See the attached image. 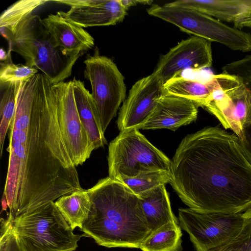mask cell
<instances>
[{"instance_id":"6da1fadb","label":"cell","mask_w":251,"mask_h":251,"mask_svg":"<svg viewBox=\"0 0 251 251\" xmlns=\"http://www.w3.org/2000/svg\"><path fill=\"white\" fill-rule=\"evenodd\" d=\"M9 141L3 197L9 218L83 189L62 137L53 85L42 73L21 82Z\"/></svg>"},{"instance_id":"7a4b0ae2","label":"cell","mask_w":251,"mask_h":251,"mask_svg":"<svg viewBox=\"0 0 251 251\" xmlns=\"http://www.w3.org/2000/svg\"><path fill=\"white\" fill-rule=\"evenodd\" d=\"M170 174V184L192 209L251 211V160L235 133L216 126L187 135L171 160Z\"/></svg>"},{"instance_id":"3957f363","label":"cell","mask_w":251,"mask_h":251,"mask_svg":"<svg viewBox=\"0 0 251 251\" xmlns=\"http://www.w3.org/2000/svg\"><path fill=\"white\" fill-rule=\"evenodd\" d=\"M87 190L92 205L83 235L107 248H140L151 233L140 198L109 176Z\"/></svg>"},{"instance_id":"277c9868","label":"cell","mask_w":251,"mask_h":251,"mask_svg":"<svg viewBox=\"0 0 251 251\" xmlns=\"http://www.w3.org/2000/svg\"><path fill=\"white\" fill-rule=\"evenodd\" d=\"M41 20L31 14L16 24L0 29L1 34L9 41L10 51L20 54L25 65L39 70L54 85L71 75L79 57L63 55Z\"/></svg>"},{"instance_id":"5b68a950","label":"cell","mask_w":251,"mask_h":251,"mask_svg":"<svg viewBox=\"0 0 251 251\" xmlns=\"http://www.w3.org/2000/svg\"><path fill=\"white\" fill-rule=\"evenodd\" d=\"M12 228L21 251H74L82 236L73 233L54 201L16 217Z\"/></svg>"},{"instance_id":"8992f818","label":"cell","mask_w":251,"mask_h":251,"mask_svg":"<svg viewBox=\"0 0 251 251\" xmlns=\"http://www.w3.org/2000/svg\"><path fill=\"white\" fill-rule=\"evenodd\" d=\"M107 159L109 177L117 180L145 172H170L171 160L137 129L120 131L109 144Z\"/></svg>"},{"instance_id":"52a82bcc","label":"cell","mask_w":251,"mask_h":251,"mask_svg":"<svg viewBox=\"0 0 251 251\" xmlns=\"http://www.w3.org/2000/svg\"><path fill=\"white\" fill-rule=\"evenodd\" d=\"M152 16L177 26L181 31L211 42H216L233 50H251V34L231 27L197 10L184 7L153 5L147 10Z\"/></svg>"},{"instance_id":"ba28073f","label":"cell","mask_w":251,"mask_h":251,"mask_svg":"<svg viewBox=\"0 0 251 251\" xmlns=\"http://www.w3.org/2000/svg\"><path fill=\"white\" fill-rule=\"evenodd\" d=\"M211 77L213 90L202 107L242 140L245 129L251 125V93L236 75L222 73Z\"/></svg>"},{"instance_id":"9c48e42d","label":"cell","mask_w":251,"mask_h":251,"mask_svg":"<svg viewBox=\"0 0 251 251\" xmlns=\"http://www.w3.org/2000/svg\"><path fill=\"white\" fill-rule=\"evenodd\" d=\"M181 228L186 231L196 251H216L234 241L246 222L244 213H207L179 208Z\"/></svg>"},{"instance_id":"30bf717a","label":"cell","mask_w":251,"mask_h":251,"mask_svg":"<svg viewBox=\"0 0 251 251\" xmlns=\"http://www.w3.org/2000/svg\"><path fill=\"white\" fill-rule=\"evenodd\" d=\"M95 51L84 61V76L90 82L91 94L104 133L124 101L126 87L124 77L114 62L101 55L97 47Z\"/></svg>"},{"instance_id":"8fae6325","label":"cell","mask_w":251,"mask_h":251,"mask_svg":"<svg viewBox=\"0 0 251 251\" xmlns=\"http://www.w3.org/2000/svg\"><path fill=\"white\" fill-rule=\"evenodd\" d=\"M64 142L76 167L88 159L95 150L80 121L74 94L72 80L53 85Z\"/></svg>"},{"instance_id":"7c38bea8","label":"cell","mask_w":251,"mask_h":251,"mask_svg":"<svg viewBox=\"0 0 251 251\" xmlns=\"http://www.w3.org/2000/svg\"><path fill=\"white\" fill-rule=\"evenodd\" d=\"M163 85L154 71L133 85L119 112L117 124L120 131L141 129L154 110L157 99L163 94Z\"/></svg>"},{"instance_id":"4fadbf2b","label":"cell","mask_w":251,"mask_h":251,"mask_svg":"<svg viewBox=\"0 0 251 251\" xmlns=\"http://www.w3.org/2000/svg\"><path fill=\"white\" fill-rule=\"evenodd\" d=\"M212 61L211 42L193 36L182 40L161 56L154 71L164 84L185 69L199 71L210 67Z\"/></svg>"},{"instance_id":"5bb4252c","label":"cell","mask_w":251,"mask_h":251,"mask_svg":"<svg viewBox=\"0 0 251 251\" xmlns=\"http://www.w3.org/2000/svg\"><path fill=\"white\" fill-rule=\"evenodd\" d=\"M68 5L64 15L83 27L115 25L122 22L127 10L120 0H63L54 1Z\"/></svg>"},{"instance_id":"9a60e30c","label":"cell","mask_w":251,"mask_h":251,"mask_svg":"<svg viewBox=\"0 0 251 251\" xmlns=\"http://www.w3.org/2000/svg\"><path fill=\"white\" fill-rule=\"evenodd\" d=\"M42 23L63 55L79 57L94 46V38L70 20L63 11L50 14Z\"/></svg>"},{"instance_id":"2e32d148","label":"cell","mask_w":251,"mask_h":251,"mask_svg":"<svg viewBox=\"0 0 251 251\" xmlns=\"http://www.w3.org/2000/svg\"><path fill=\"white\" fill-rule=\"evenodd\" d=\"M199 106L193 101L163 94L142 129L166 128L176 131L196 120Z\"/></svg>"},{"instance_id":"e0dca14e","label":"cell","mask_w":251,"mask_h":251,"mask_svg":"<svg viewBox=\"0 0 251 251\" xmlns=\"http://www.w3.org/2000/svg\"><path fill=\"white\" fill-rule=\"evenodd\" d=\"M166 4L191 8L233 24L248 17L251 10V0H179Z\"/></svg>"},{"instance_id":"ac0fdd59","label":"cell","mask_w":251,"mask_h":251,"mask_svg":"<svg viewBox=\"0 0 251 251\" xmlns=\"http://www.w3.org/2000/svg\"><path fill=\"white\" fill-rule=\"evenodd\" d=\"M72 83L79 116L94 149L103 147L107 141L92 95L80 80L75 77Z\"/></svg>"},{"instance_id":"d6986e66","label":"cell","mask_w":251,"mask_h":251,"mask_svg":"<svg viewBox=\"0 0 251 251\" xmlns=\"http://www.w3.org/2000/svg\"><path fill=\"white\" fill-rule=\"evenodd\" d=\"M139 198L151 233L166 224L177 223L165 185H160Z\"/></svg>"},{"instance_id":"ffe728a7","label":"cell","mask_w":251,"mask_h":251,"mask_svg":"<svg viewBox=\"0 0 251 251\" xmlns=\"http://www.w3.org/2000/svg\"><path fill=\"white\" fill-rule=\"evenodd\" d=\"M54 203L73 230L82 228L92 205L90 195L84 189L63 196Z\"/></svg>"},{"instance_id":"44dd1931","label":"cell","mask_w":251,"mask_h":251,"mask_svg":"<svg viewBox=\"0 0 251 251\" xmlns=\"http://www.w3.org/2000/svg\"><path fill=\"white\" fill-rule=\"evenodd\" d=\"M213 88L211 77L207 81H199L177 76L163 85V94L171 95L190 100L199 107L203 106Z\"/></svg>"},{"instance_id":"7402d4cb","label":"cell","mask_w":251,"mask_h":251,"mask_svg":"<svg viewBox=\"0 0 251 251\" xmlns=\"http://www.w3.org/2000/svg\"><path fill=\"white\" fill-rule=\"evenodd\" d=\"M178 223L166 224L152 232L142 242V251H180L182 250L181 227Z\"/></svg>"},{"instance_id":"603a6c76","label":"cell","mask_w":251,"mask_h":251,"mask_svg":"<svg viewBox=\"0 0 251 251\" xmlns=\"http://www.w3.org/2000/svg\"><path fill=\"white\" fill-rule=\"evenodd\" d=\"M22 81L0 84V155L2 156L4 142L11 121L14 116L17 94Z\"/></svg>"},{"instance_id":"cb8c5ba5","label":"cell","mask_w":251,"mask_h":251,"mask_svg":"<svg viewBox=\"0 0 251 251\" xmlns=\"http://www.w3.org/2000/svg\"><path fill=\"white\" fill-rule=\"evenodd\" d=\"M120 181L139 197L143 194L160 185L170 183V172L155 170L142 172L134 177H122Z\"/></svg>"},{"instance_id":"d4e9b609","label":"cell","mask_w":251,"mask_h":251,"mask_svg":"<svg viewBox=\"0 0 251 251\" xmlns=\"http://www.w3.org/2000/svg\"><path fill=\"white\" fill-rule=\"evenodd\" d=\"M47 0H21L13 3L1 14L0 18V29H4L15 25Z\"/></svg>"},{"instance_id":"484cf974","label":"cell","mask_w":251,"mask_h":251,"mask_svg":"<svg viewBox=\"0 0 251 251\" xmlns=\"http://www.w3.org/2000/svg\"><path fill=\"white\" fill-rule=\"evenodd\" d=\"M38 73V70L26 65L1 63L0 83L26 80Z\"/></svg>"},{"instance_id":"4316f807","label":"cell","mask_w":251,"mask_h":251,"mask_svg":"<svg viewBox=\"0 0 251 251\" xmlns=\"http://www.w3.org/2000/svg\"><path fill=\"white\" fill-rule=\"evenodd\" d=\"M246 222L237 238L216 251H251V211L244 213Z\"/></svg>"},{"instance_id":"83f0119b","label":"cell","mask_w":251,"mask_h":251,"mask_svg":"<svg viewBox=\"0 0 251 251\" xmlns=\"http://www.w3.org/2000/svg\"><path fill=\"white\" fill-rule=\"evenodd\" d=\"M0 251H21L8 218L1 220Z\"/></svg>"},{"instance_id":"f1b7e54d","label":"cell","mask_w":251,"mask_h":251,"mask_svg":"<svg viewBox=\"0 0 251 251\" xmlns=\"http://www.w3.org/2000/svg\"><path fill=\"white\" fill-rule=\"evenodd\" d=\"M122 5L126 9L131 6L136 5L137 4H151L152 1L149 0H120Z\"/></svg>"},{"instance_id":"f546056e","label":"cell","mask_w":251,"mask_h":251,"mask_svg":"<svg viewBox=\"0 0 251 251\" xmlns=\"http://www.w3.org/2000/svg\"><path fill=\"white\" fill-rule=\"evenodd\" d=\"M233 24L234 27L239 29L244 27L251 28V10L250 14L248 17L237 22Z\"/></svg>"},{"instance_id":"4dcf8cb0","label":"cell","mask_w":251,"mask_h":251,"mask_svg":"<svg viewBox=\"0 0 251 251\" xmlns=\"http://www.w3.org/2000/svg\"><path fill=\"white\" fill-rule=\"evenodd\" d=\"M8 55H10L9 53L6 54L5 51L2 49H1L0 55V58L1 60L4 61L5 60H8Z\"/></svg>"}]
</instances>
